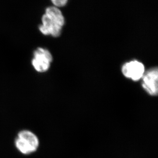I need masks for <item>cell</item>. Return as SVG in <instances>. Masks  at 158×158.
I'll use <instances>...</instances> for the list:
<instances>
[{"instance_id":"3","label":"cell","mask_w":158,"mask_h":158,"mask_svg":"<svg viewBox=\"0 0 158 158\" xmlns=\"http://www.w3.org/2000/svg\"><path fill=\"white\" fill-rule=\"evenodd\" d=\"M52 61V54L48 49L39 47L33 52L31 64L35 71L42 73L49 70Z\"/></svg>"},{"instance_id":"2","label":"cell","mask_w":158,"mask_h":158,"mask_svg":"<svg viewBox=\"0 0 158 158\" xmlns=\"http://www.w3.org/2000/svg\"><path fill=\"white\" fill-rule=\"evenodd\" d=\"M17 150L23 155H29L37 151L40 141L35 133L29 130H22L17 134L15 140Z\"/></svg>"},{"instance_id":"5","label":"cell","mask_w":158,"mask_h":158,"mask_svg":"<svg viewBox=\"0 0 158 158\" xmlns=\"http://www.w3.org/2000/svg\"><path fill=\"white\" fill-rule=\"evenodd\" d=\"M121 71L126 78L138 81L142 79L145 73V67L140 62L133 60L124 64Z\"/></svg>"},{"instance_id":"1","label":"cell","mask_w":158,"mask_h":158,"mask_svg":"<svg viewBox=\"0 0 158 158\" xmlns=\"http://www.w3.org/2000/svg\"><path fill=\"white\" fill-rule=\"evenodd\" d=\"M64 23V16L59 8L50 6L47 8L42 16L39 30L45 36L58 37L61 34Z\"/></svg>"},{"instance_id":"6","label":"cell","mask_w":158,"mask_h":158,"mask_svg":"<svg viewBox=\"0 0 158 158\" xmlns=\"http://www.w3.org/2000/svg\"><path fill=\"white\" fill-rule=\"evenodd\" d=\"M69 0H51L54 6L56 7H61L66 5Z\"/></svg>"},{"instance_id":"4","label":"cell","mask_w":158,"mask_h":158,"mask_svg":"<svg viewBox=\"0 0 158 158\" xmlns=\"http://www.w3.org/2000/svg\"><path fill=\"white\" fill-rule=\"evenodd\" d=\"M142 86L149 95L156 96L158 93V70L152 68L145 72L142 77Z\"/></svg>"}]
</instances>
